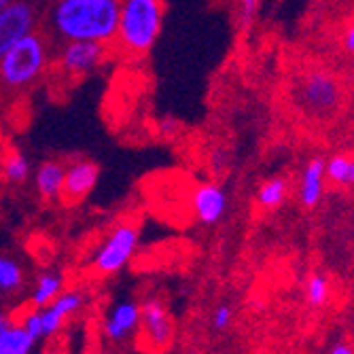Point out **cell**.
Here are the masks:
<instances>
[{
	"label": "cell",
	"mask_w": 354,
	"mask_h": 354,
	"mask_svg": "<svg viewBox=\"0 0 354 354\" xmlns=\"http://www.w3.org/2000/svg\"><path fill=\"white\" fill-rule=\"evenodd\" d=\"M342 47H344V51H346L348 55L354 53V26H352V24L346 26V32L342 35Z\"/></svg>",
	"instance_id": "d4e9b609"
},
{
	"label": "cell",
	"mask_w": 354,
	"mask_h": 354,
	"mask_svg": "<svg viewBox=\"0 0 354 354\" xmlns=\"http://www.w3.org/2000/svg\"><path fill=\"white\" fill-rule=\"evenodd\" d=\"M293 100L304 117L327 123L344 109V87L329 71H308L293 87Z\"/></svg>",
	"instance_id": "277c9868"
},
{
	"label": "cell",
	"mask_w": 354,
	"mask_h": 354,
	"mask_svg": "<svg viewBox=\"0 0 354 354\" xmlns=\"http://www.w3.org/2000/svg\"><path fill=\"white\" fill-rule=\"evenodd\" d=\"M140 333L151 352H162L174 337L172 318L159 299H147L140 306Z\"/></svg>",
	"instance_id": "52a82bcc"
},
{
	"label": "cell",
	"mask_w": 354,
	"mask_h": 354,
	"mask_svg": "<svg viewBox=\"0 0 354 354\" xmlns=\"http://www.w3.org/2000/svg\"><path fill=\"white\" fill-rule=\"evenodd\" d=\"M24 284V270L13 257H0V293H15Z\"/></svg>",
	"instance_id": "ffe728a7"
},
{
	"label": "cell",
	"mask_w": 354,
	"mask_h": 354,
	"mask_svg": "<svg viewBox=\"0 0 354 354\" xmlns=\"http://www.w3.org/2000/svg\"><path fill=\"white\" fill-rule=\"evenodd\" d=\"M37 13L28 0H13V3L0 7V55L13 43L35 32Z\"/></svg>",
	"instance_id": "ba28073f"
},
{
	"label": "cell",
	"mask_w": 354,
	"mask_h": 354,
	"mask_svg": "<svg viewBox=\"0 0 354 354\" xmlns=\"http://www.w3.org/2000/svg\"><path fill=\"white\" fill-rule=\"evenodd\" d=\"M227 210V196L221 185L216 183H202L191 193V212L200 223L214 225Z\"/></svg>",
	"instance_id": "30bf717a"
},
{
	"label": "cell",
	"mask_w": 354,
	"mask_h": 354,
	"mask_svg": "<svg viewBox=\"0 0 354 354\" xmlns=\"http://www.w3.org/2000/svg\"><path fill=\"white\" fill-rule=\"evenodd\" d=\"M0 174L9 185H24L30 176V164L21 151L7 149L0 155Z\"/></svg>",
	"instance_id": "2e32d148"
},
{
	"label": "cell",
	"mask_w": 354,
	"mask_h": 354,
	"mask_svg": "<svg viewBox=\"0 0 354 354\" xmlns=\"http://www.w3.org/2000/svg\"><path fill=\"white\" fill-rule=\"evenodd\" d=\"M0 191H3V174H0Z\"/></svg>",
	"instance_id": "f1b7e54d"
},
{
	"label": "cell",
	"mask_w": 354,
	"mask_h": 354,
	"mask_svg": "<svg viewBox=\"0 0 354 354\" xmlns=\"http://www.w3.org/2000/svg\"><path fill=\"white\" fill-rule=\"evenodd\" d=\"M9 3H13V0H0V7H5V5H9Z\"/></svg>",
	"instance_id": "83f0119b"
},
{
	"label": "cell",
	"mask_w": 354,
	"mask_h": 354,
	"mask_svg": "<svg viewBox=\"0 0 354 354\" xmlns=\"http://www.w3.org/2000/svg\"><path fill=\"white\" fill-rule=\"evenodd\" d=\"M35 342L37 339L21 325L9 323L5 329H0V354H30Z\"/></svg>",
	"instance_id": "e0dca14e"
},
{
	"label": "cell",
	"mask_w": 354,
	"mask_h": 354,
	"mask_svg": "<svg viewBox=\"0 0 354 354\" xmlns=\"http://www.w3.org/2000/svg\"><path fill=\"white\" fill-rule=\"evenodd\" d=\"M325 159L314 157L306 164L299 183V200L304 208H314L325 193Z\"/></svg>",
	"instance_id": "7c38bea8"
},
{
	"label": "cell",
	"mask_w": 354,
	"mask_h": 354,
	"mask_svg": "<svg viewBox=\"0 0 354 354\" xmlns=\"http://www.w3.org/2000/svg\"><path fill=\"white\" fill-rule=\"evenodd\" d=\"M286 193H288V183L282 176L268 178L266 183H261L259 191H257V206L263 210L278 208L286 200Z\"/></svg>",
	"instance_id": "d6986e66"
},
{
	"label": "cell",
	"mask_w": 354,
	"mask_h": 354,
	"mask_svg": "<svg viewBox=\"0 0 354 354\" xmlns=\"http://www.w3.org/2000/svg\"><path fill=\"white\" fill-rule=\"evenodd\" d=\"M306 299L314 306L320 308L325 306L329 299V280L323 274H314L306 282Z\"/></svg>",
	"instance_id": "44dd1931"
},
{
	"label": "cell",
	"mask_w": 354,
	"mask_h": 354,
	"mask_svg": "<svg viewBox=\"0 0 354 354\" xmlns=\"http://www.w3.org/2000/svg\"><path fill=\"white\" fill-rule=\"evenodd\" d=\"M232 323V308L230 306H218L212 314V325L214 329H227Z\"/></svg>",
	"instance_id": "603a6c76"
},
{
	"label": "cell",
	"mask_w": 354,
	"mask_h": 354,
	"mask_svg": "<svg viewBox=\"0 0 354 354\" xmlns=\"http://www.w3.org/2000/svg\"><path fill=\"white\" fill-rule=\"evenodd\" d=\"M62 282H64L62 276L55 274V272L43 274V276L37 280V286H35V291H32V297H30L32 308L41 310V308L49 306V304L62 293Z\"/></svg>",
	"instance_id": "ac0fdd59"
},
{
	"label": "cell",
	"mask_w": 354,
	"mask_h": 354,
	"mask_svg": "<svg viewBox=\"0 0 354 354\" xmlns=\"http://www.w3.org/2000/svg\"><path fill=\"white\" fill-rule=\"evenodd\" d=\"M49 62L47 37L30 32L0 55V85L9 91L28 89L45 75Z\"/></svg>",
	"instance_id": "3957f363"
},
{
	"label": "cell",
	"mask_w": 354,
	"mask_h": 354,
	"mask_svg": "<svg viewBox=\"0 0 354 354\" xmlns=\"http://www.w3.org/2000/svg\"><path fill=\"white\" fill-rule=\"evenodd\" d=\"M98 176H100V168L93 162H89V159H75L68 166H64V180L57 200H62L66 206H75L83 202L93 191Z\"/></svg>",
	"instance_id": "9c48e42d"
},
{
	"label": "cell",
	"mask_w": 354,
	"mask_h": 354,
	"mask_svg": "<svg viewBox=\"0 0 354 354\" xmlns=\"http://www.w3.org/2000/svg\"><path fill=\"white\" fill-rule=\"evenodd\" d=\"M138 323H140V306L136 301H121L106 318L104 331L113 342H121L138 329Z\"/></svg>",
	"instance_id": "4fadbf2b"
},
{
	"label": "cell",
	"mask_w": 354,
	"mask_h": 354,
	"mask_svg": "<svg viewBox=\"0 0 354 354\" xmlns=\"http://www.w3.org/2000/svg\"><path fill=\"white\" fill-rule=\"evenodd\" d=\"M119 0H55L49 11L51 32L62 41L113 45Z\"/></svg>",
	"instance_id": "6da1fadb"
},
{
	"label": "cell",
	"mask_w": 354,
	"mask_h": 354,
	"mask_svg": "<svg viewBox=\"0 0 354 354\" xmlns=\"http://www.w3.org/2000/svg\"><path fill=\"white\" fill-rule=\"evenodd\" d=\"M83 293L81 291H66V293H59L49 306L41 308V337H49L53 333H57L71 314L79 312L83 308Z\"/></svg>",
	"instance_id": "8fae6325"
},
{
	"label": "cell",
	"mask_w": 354,
	"mask_h": 354,
	"mask_svg": "<svg viewBox=\"0 0 354 354\" xmlns=\"http://www.w3.org/2000/svg\"><path fill=\"white\" fill-rule=\"evenodd\" d=\"M164 0H119L113 47L127 57L147 55L162 35Z\"/></svg>",
	"instance_id": "7a4b0ae2"
},
{
	"label": "cell",
	"mask_w": 354,
	"mask_h": 354,
	"mask_svg": "<svg viewBox=\"0 0 354 354\" xmlns=\"http://www.w3.org/2000/svg\"><path fill=\"white\" fill-rule=\"evenodd\" d=\"M11 323V320H9V316H5V314H0V329H5L7 325Z\"/></svg>",
	"instance_id": "4316f807"
},
{
	"label": "cell",
	"mask_w": 354,
	"mask_h": 354,
	"mask_svg": "<svg viewBox=\"0 0 354 354\" xmlns=\"http://www.w3.org/2000/svg\"><path fill=\"white\" fill-rule=\"evenodd\" d=\"M140 240L138 221H121L109 232L104 242L93 252L91 270L95 276H115L130 263Z\"/></svg>",
	"instance_id": "5b68a950"
},
{
	"label": "cell",
	"mask_w": 354,
	"mask_h": 354,
	"mask_svg": "<svg viewBox=\"0 0 354 354\" xmlns=\"http://www.w3.org/2000/svg\"><path fill=\"white\" fill-rule=\"evenodd\" d=\"M257 9H259V0H240V19L244 24L252 21V17L257 15Z\"/></svg>",
	"instance_id": "cb8c5ba5"
},
{
	"label": "cell",
	"mask_w": 354,
	"mask_h": 354,
	"mask_svg": "<svg viewBox=\"0 0 354 354\" xmlns=\"http://www.w3.org/2000/svg\"><path fill=\"white\" fill-rule=\"evenodd\" d=\"M32 337L35 339H41V314H39V310L37 308H32L30 312H26L24 314V320L19 323Z\"/></svg>",
	"instance_id": "7402d4cb"
},
{
	"label": "cell",
	"mask_w": 354,
	"mask_h": 354,
	"mask_svg": "<svg viewBox=\"0 0 354 354\" xmlns=\"http://www.w3.org/2000/svg\"><path fill=\"white\" fill-rule=\"evenodd\" d=\"M64 166L62 162H55V159H49V162H43L35 174V185L39 196L47 202L57 200L59 191H62V180H64Z\"/></svg>",
	"instance_id": "5bb4252c"
},
{
	"label": "cell",
	"mask_w": 354,
	"mask_h": 354,
	"mask_svg": "<svg viewBox=\"0 0 354 354\" xmlns=\"http://www.w3.org/2000/svg\"><path fill=\"white\" fill-rule=\"evenodd\" d=\"M109 53V45L91 41H66L57 53V71L68 79H79L100 68Z\"/></svg>",
	"instance_id": "8992f818"
},
{
	"label": "cell",
	"mask_w": 354,
	"mask_h": 354,
	"mask_svg": "<svg viewBox=\"0 0 354 354\" xmlns=\"http://www.w3.org/2000/svg\"><path fill=\"white\" fill-rule=\"evenodd\" d=\"M325 180L337 189H350L354 183V159L352 153L342 151L325 162Z\"/></svg>",
	"instance_id": "9a60e30c"
},
{
	"label": "cell",
	"mask_w": 354,
	"mask_h": 354,
	"mask_svg": "<svg viewBox=\"0 0 354 354\" xmlns=\"http://www.w3.org/2000/svg\"><path fill=\"white\" fill-rule=\"evenodd\" d=\"M331 354H352V348L348 344H339L331 350Z\"/></svg>",
	"instance_id": "484cf974"
}]
</instances>
